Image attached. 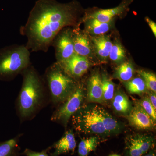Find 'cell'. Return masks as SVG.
I'll return each instance as SVG.
<instances>
[{"mask_svg":"<svg viewBox=\"0 0 156 156\" xmlns=\"http://www.w3.org/2000/svg\"><path fill=\"white\" fill-rule=\"evenodd\" d=\"M78 13L75 2L61 4L55 0H38L20 30L27 38L26 47L32 52H48L60 30L76 24Z\"/></svg>","mask_w":156,"mask_h":156,"instance_id":"cell-1","label":"cell"},{"mask_svg":"<svg viewBox=\"0 0 156 156\" xmlns=\"http://www.w3.org/2000/svg\"><path fill=\"white\" fill-rule=\"evenodd\" d=\"M22 87L16 101V109L21 122L33 119L50 101L44 78L31 64L21 74Z\"/></svg>","mask_w":156,"mask_h":156,"instance_id":"cell-2","label":"cell"},{"mask_svg":"<svg viewBox=\"0 0 156 156\" xmlns=\"http://www.w3.org/2000/svg\"><path fill=\"white\" fill-rule=\"evenodd\" d=\"M71 119L77 132L99 137L116 135L123 129L122 123L96 103L84 104L73 115Z\"/></svg>","mask_w":156,"mask_h":156,"instance_id":"cell-3","label":"cell"},{"mask_svg":"<svg viewBox=\"0 0 156 156\" xmlns=\"http://www.w3.org/2000/svg\"><path fill=\"white\" fill-rule=\"evenodd\" d=\"M43 78L48 88L50 102L55 106L66 100L79 83L66 74L56 62L47 68Z\"/></svg>","mask_w":156,"mask_h":156,"instance_id":"cell-4","label":"cell"},{"mask_svg":"<svg viewBox=\"0 0 156 156\" xmlns=\"http://www.w3.org/2000/svg\"><path fill=\"white\" fill-rule=\"evenodd\" d=\"M30 53L25 45L14 44L0 49V79L12 80L30 65Z\"/></svg>","mask_w":156,"mask_h":156,"instance_id":"cell-5","label":"cell"},{"mask_svg":"<svg viewBox=\"0 0 156 156\" xmlns=\"http://www.w3.org/2000/svg\"><path fill=\"white\" fill-rule=\"evenodd\" d=\"M87 92L80 83L74 92L64 101L58 104L51 117L53 122L67 126L72 116L84 104Z\"/></svg>","mask_w":156,"mask_h":156,"instance_id":"cell-6","label":"cell"},{"mask_svg":"<svg viewBox=\"0 0 156 156\" xmlns=\"http://www.w3.org/2000/svg\"><path fill=\"white\" fill-rule=\"evenodd\" d=\"M154 137L147 134H136L126 138V156H143L154 147Z\"/></svg>","mask_w":156,"mask_h":156,"instance_id":"cell-7","label":"cell"},{"mask_svg":"<svg viewBox=\"0 0 156 156\" xmlns=\"http://www.w3.org/2000/svg\"><path fill=\"white\" fill-rule=\"evenodd\" d=\"M55 48L56 62L60 63L75 53L73 39V29H62L53 39L52 45Z\"/></svg>","mask_w":156,"mask_h":156,"instance_id":"cell-8","label":"cell"},{"mask_svg":"<svg viewBox=\"0 0 156 156\" xmlns=\"http://www.w3.org/2000/svg\"><path fill=\"white\" fill-rule=\"evenodd\" d=\"M58 63L66 74L77 81L87 72L91 65L88 58L76 53L67 60Z\"/></svg>","mask_w":156,"mask_h":156,"instance_id":"cell-9","label":"cell"},{"mask_svg":"<svg viewBox=\"0 0 156 156\" xmlns=\"http://www.w3.org/2000/svg\"><path fill=\"white\" fill-rule=\"evenodd\" d=\"M129 124L138 130H154L156 128V122L142 107L136 101L129 114L127 116Z\"/></svg>","mask_w":156,"mask_h":156,"instance_id":"cell-10","label":"cell"},{"mask_svg":"<svg viewBox=\"0 0 156 156\" xmlns=\"http://www.w3.org/2000/svg\"><path fill=\"white\" fill-rule=\"evenodd\" d=\"M86 99L89 103L104 105L101 75L98 71L93 73L87 82Z\"/></svg>","mask_w":156,"mask_h":156,"instance_id":"cell-11","label":"cell"},{"mask_svg":"<svg viewBox=\"0 0 156 156\" xmlns=\"http://www.w3.org/2000/svg\"><path fill=\"white\" fill-rule=\"evenodd\" d=\"M73 39L75 53L87 58L93 55V47L86 34L77 28L73 30Z\"/></svg>","mask_w":156,"mask_h":156,"instance_id":"cell-12","label":"cell"},{"mask_svg":"<svg viewBox=\"0 0 156 156\" xmlns=\"http://www.w3.org/2000/svg\"><path fill=\"white\" fill-rule=\"evenodd\" d=\"M76 147V141L73 130L69 129L65 132L62 137L55 143L51 147L54 151L51 156H59L63 154L73 153Z\"/></svg>","mask_w":156,"mask_h":156,"instance_id":"cell-13","label":"cell"},{"mask_svg":"<svg viewBox=\"0 0 156 156\" xmlns=\"http://www.w3.org/2000/svg\"><path fill=\"white\" fill-rule=\"evenodd\" d=\"M111 104L116 113L125 117L129 114L133 107L128 96L121 90L115 91Z\"/></svg>","mask_w":156,"mask_h":156,"instance_id":"cell-14","label":"cell"},{"mask_svg":"<svg viewBox=\"0 0 156 156\" xmlns=\"http://www.w3.org/2000/svg\"><path fill=\"white\" fill-rule=\"evenodd\" d=\"M92 47L96 55L102 61H105L109 57L113 43L107 36H98L92 37Z\"/></svg>","mask_w":156,"mask_h":156,"instance_id":"cell-15","label":"cell"},{"mask_svg":"<svg viewBox=\"0 0 156 156\" xmlns=\"http://www.w3.org/2000/svg\"><path fill=\"white\" fill-rule=\"evenodd\" d=\"M128 6V2H125L115 8L95 11L86 17L94 18L102 22H110L113 20L114 17L120 15L126 11Z\"/></svg>","mask_w":156,"mask_h":156,"instance_id":"cell-16","label":"cell"},{"mask_svg":"<svg viewBox=\"0 0 156 156\" xmlns=\"http://www.w3.org/2000/svg\"><path fill=\"white\" fill-rule=\"evenodd\" d=\"M113 20L108 22H102L94 19L86 17L85 28L86 31L93 37L103 35L112 27Z\"/></svg>","mask_w":156,"mask_h":156,"instance_id":"cell-17","label":"cell"},{"mask_svg":"<svg viewBox=\"0 0 156 156\" xmlns=\"http://www.w3.org/2000/svg\"><path fill=\"white\" fill-rule=\"evenodd\" d=\"M22 135L20 134L14 138L0 143V156H19V140Z\"/></svg>","mask_w":156,"mask_h":156,"instance_id":"cell-18","label":"cell"},{"mask_svg":"<svg viewBox=\"0 0 156 156\" xmlns=\"http://www.w3.org/2000/svg\"><path fill=\"white\" fill-rule=\"evenodd\" d=\"M100 143L99 136H93L82 138L78 145L79 156H88L89 153L95 151Z\"/></svg>","mask_w":156,"mask_h":156,"instance_id":"cell-19","label":"cell"},{"mask_svg":"<svg viewBox=\"0 0 156 156\" xmlns=\"http://www.w3.org/2000/svg\"><path fill=\"white\" fill-rule=\"evenodd\" d=\"M134 74V66L131 62H125L120 64L116 69L114 77L123 83L130 80Z\"/></svg>","mask_w":156,"mask_h":156,"instance_id":"cell-20","label":"cell"},{"mask_svg":"<svg viewBox=\"0 0 156 156\" xmlns=\"http://www.w3.org/2000/svg\"><path fill=\"white\" fill-rule=\"evenodd\" d=\"M124 83L126 90L130 94L141 96L149 91L145 82L141 77L134 78Z\"/></svg>","mask_w":156,"mask_h":156,"instance_id":"cell-21","label":"cell"},{"mask_svg":"<svg viewBox=\"0 0 156 156\" xmlns=\"http://www.w3.org/2000/svg\"><path fill=\"white\" fill-rule=\"evenodd\" d=\"M101 78L104 104H108L111 103L114 96L115 85L105 73H102Z\"/></svg>","mask_w":156,"mask_h":156,"instance_id":"cell-22","label":"cell"},{"mask_svg":"<svg viewBox=\"0 0 156 156\" xmlns=\"http://www.w3.org/2000/svg\"><path fill=\"white\" fill-rule=\"evenodd\" d=\"M109 58L117 64H121L125 61L126 58V52L119 42L115 41L113 44Z\"/></svg>","mask_w":156,"mask_h":156,"instance_id":"cell-23","label":"cell"},{"mask_svg":"<svg viewBox=\"0 0 156 156\" xmlns=\"http://www.w3.org/2000/svg\"><path fill=\"white\" fill-rule=\"evenodd\" d=\"M138 74L145 82L149 91L156 93V76L154 74L143 70L137 71Z\"/></svg>","mask_w":156,"mask_h":156,"instance_id":"cell-24","label":"cell"},{"mask_svg":"<svg viewBox=\"0 0 156 156\" xmlns=\"http://www.w3.org/2000/svg\"><path fill=\"white\" fill-rule=\"evenodd\" d=\"M137 101L153 120L156 122V109L154 108L148 96L143 97Z\"/></svg>","mask_w":156,"mask_h":156,"instance_id":"cell-25","label":"cell"},{"mask_svg":"<svg viewBox=\"0 0 156 156\" xmlns=\"http://www.w3.org/2000/svg\"><path fill=\"white\" fill-rule=\"evenodd\" d=\"M51 148V147H49L48 148L41 152L34 151L27 148L23 152L22 154L26 156H50L48 155V152Z\"/></svg>","mask_w":156,"mask_h":156,"instance_id":"cell-26","label":"cell"},{"mask_svg":"<svg viewBox=\"0 0 156 156\" xmlns=\"http://www.w3.org/2000/svg\"><path fill=\"white\" fill-rule=\"evenodd\" d=\"M148 97L152 105L154 108L156 109V93L148 91L147 92Z\"/></svg>","mask_w":156,"mask_h":156,"instance_id":"cell-27","label":"cell"},{"mask_svg":"<svg viewBox=\"0 0 156 156\" xmlns=\"http://www.w3.org/2000/svg\"><path fill=\"white\" fill-rule=\"evenodd\" d=\"M146 21H147L148 23L149 26L150 27L151 30L152 31L154 34V35L155 37H156V24L155 23L151 20L149 18L147 17Z\"/></svg>","mask_w":156,"mask_h":156,"instance_id":"cell-28","label":"cell"},{"mask_svg":"<svg viewBox=\"0 0 156 156\" xmlns=\"http://www.w3.org/2000/svg\"><path fill=\"white\" fill-rule=\"evenodd\" d=\"M143 156H156L155 152L154 150V149L151 150L149 151L146 154L144 155Z\"/></svg>","mask_w":156,"mask_h":156,"instance_id":"cell-29","label":"cell"},{"mask_svg":"<svg viewBox=\"0 0 156 156\" xmlns=\"http://www.w3.org/2000/svg\"><path fill=\"white\" fill-rule=\"evenodd\" d=\"M109 156H121L120 155H117V154H113L112 155H110Z\"/></svg>","mask_w":156,"mask_h":156,"instance_id":"cell-30","label":"cell"}]
</instances>
